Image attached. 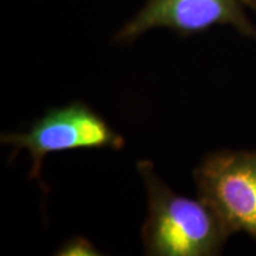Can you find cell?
<instances>
[{"label":"cell","mask_w":256,"mask_h":256,"mask_svg":"<svg viewBox=\"0 0 256 256\" xmlns=\"http://www.w3.org/2000/svg\"><path fill=\"white\" fill-rule=\"evenodd\" d=\"M148 200L142 228L146 254L156 256H208L220 250L232 235L206 200L176 194L160 180L147 160L138 162Z\"/></svg>","instance_id":"obj_1"},{"label":"cell","mask_w":256,"mask_h":256,"mask_svg":"<svg viewBox=\"0 0 256 256\" xmlns=\"http://www.w3.org/2000/svg\"><path fill=\"white\" fill-rule=\"evenodd\" d=\"M2 142L25 150L32 159L31 174L40 177L43 160L50 153L72 150H120L124 138L82 102L51 110L24 133H6Z\"/></svg>","instance_id":"obj_2"},{"label":"cell","mask_w":256,"mask_h":256,"mask_svg":"<svg viewBox=\"0 0 256 256\" xmlns=\"http://www.w3.org/2000/svg\"><path fill=\"white\" fill-rule=\"evenodd\" d=\"M200 197L216 211L229 232L256 238V153L222 152L194 171Z\"/></svg>","instance_id":"obj_3"},{"label":"cell","mask_w":256,"mask_h":256,"mask_svg":"<svg viewBox=\"0 0 256 256\" xmlns=\"http://www.w3.org/2000/svg\"><path fill=\"white\" fill-rule=\"evenodd\" d=\"M244 6L242 0H148L120 28L115 40L130 43L153 28L194 34L216 25H229L256 40V26L246 14Z\"/></svg>","instance_id":"obj_4"},{"label":"cell","mask_w":256,"mask_h":256,"mask_svg":"<svg viewBox=\"0 0 256 256\" xmlns=\"http://www.w3.org/2000/svg\"><path fill=\"white\" fill-rule=\"evenodd\" d=\"M57 255L62 256H98L101 252L96 249L92 243L83 238H76L64 243L63 247L58 249Z\"/></svg>","instance_id":"obj_5"},{"label":"cell","mask_w":256,"mask_h":256,"mask_svg":"<svg viewBox=\"0 0 256 256\" xmlns=\"http://www.w3.org/2000/svg\"><path fill=\"white\" fill-rule=\"evenodd\" d=\"M243 4L256 11V0H242Z\"/></svg>","instance_id":"obj_6"}]
</instances>
